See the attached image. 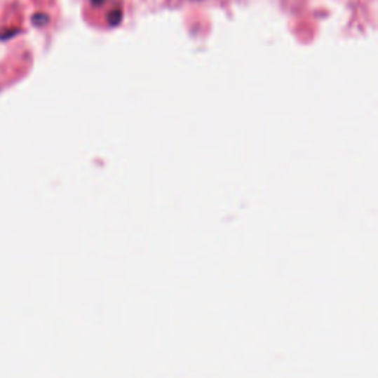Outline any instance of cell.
<instances>
[{
	"instance_id": "cell-1",
	"label": "cell",
	"mask_w": 378,
	"mask_h": 378,
	"mask_svg": "<svg viewBox=\"0 0 378 378\" xmlns=\"http://www.w3.org/2000/svg\"><path fill=\"white\" fill-rule=\"evenodd\" d=\"M48 21H49V18H48V15H45V13H36V15L33 17V22L36 25H45Z\"/></svg>"
},
{
	"instance_id": "cell-2",
	"label": "cell",
	"mask_w": 378,
	"mask_h": 378,
	"mask_svg": "<svg viewBox=\"0 0 378 378\" xmlns=\"http://www.w3.org/2000/svg\"><path fill=\"white\" fill-rule=\"evenodd\" d=\"M109 18H111V24H117V22H120V20H121V11H119V9L113 11V12H111Z\"/></svg>"
},
{
	"instance_id": "cell-3",
	"label": "cell",
	"mask_w": 378,
	"mask_h": 378,
	"mask_svg": "<svg viewBox=\"0 0 378 378\" xmlns=\"http://www.w3.org/2000/svg\"><path fill=\"white\" fill-rule=\"evenodd\" d=\"M92 2H93V4H96V5H100L101 2H104V0H92Z\"/></svg>"
}]
</instances>
